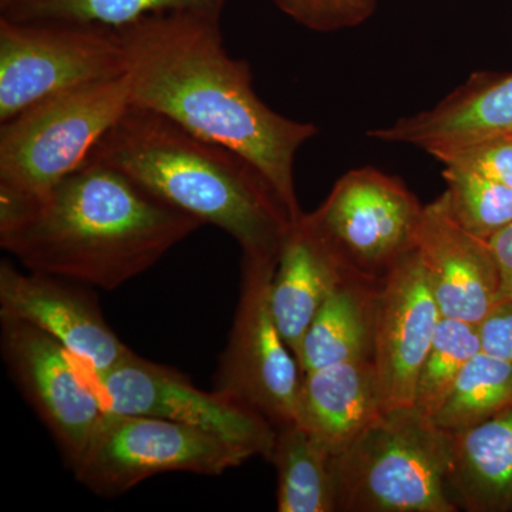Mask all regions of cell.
<instances>
[{
    "label": "cell",
    "mask_w": 512,
    "mask_h": 512,
    "mask_svg": "<svg viewBox=\"0 0 512 512\" xmlns=\"http://www.w3.org/2000/svg\"><path fill=\"white\" fill-rule=\"evenodd\" d=\"M89 160L111 165L202 225L227 232L242 265H278L292 215L271 183L244 157L130 106Z\"/></svg>",
    "instance_id": "3"
},
{
    "label": "cell",
    "mask_w": 512,
    "mask_h": 512,
    "mask_svg": "<svg viewBox=\"0 0 512 512\" xmlns=\"http://www.w3.org/2000/svg\"><path fill=\"white\" fill-rule=\"evenodd\" d=\"M0 319L18 320L56 340L94 376L133 353L104 319L99 303L74 282L0 264Z\"/></svg>",
    "instance_id": "12"
},
{
    "label": "cell",
    "mask_w": 512,
    "mask_h": 512,
    "mask_svg": "<svg viewBox=\"0 0 512 512\" xmlns=\"http://www.w3.org/2000/svg\"><path fill=\"white\" fill-rule=\"evenodd\" d=\"M453 431L414 406L386 410L332 456L336 511L456 512Z\"/></svg>",
    "instance_id": "4"
},
{
    "label": "cell",
    "mask_w": 512,
    "mask_h": 512,
    "mask_svg": "<svg viewBox=\"0 0 512 512\" xmlns=\"http://www.w3.org/2000/svg\"><path fill=\"white\" fill-rule=\"evenodd\" d=\"M480 350L478 325L443 316L420 367L413 406L429 419H436L464 367Z\"/></svg>",
    "instance_id": "23"
},
{
    "label": "cell",
    "mask_w": 512,
    "mask_h": 512,
    "mask_svg": "<svg viewBox=\"0 0 512 512\" xmlns=\"http://www.w3.org/2000/svg\"><path fill=\"white\" fill-rule=\"evenodd\" d=\"M124 74L126 52L114 29L0 18V123L49 97Z\"/></svg>",
    "instance_id": "7"
},
{
    "label": "cell",
    "mask_w": 512,
    "mask_h": 512,
    "mask_svg": "<svg viewBox=\"0 0 512 512\" xmlns=\"http://www.w3.org/2000/svg\"><path fill=\"white\" fill-rule=\"evenodd\" d=\"M453 436L454 503L470 512H512V406Z\"/></svg>",
    "instance_id": "18"
},
{
    "label": "cell",
    "mask_w": 512,
    "mask_h": 512,
    "mask_svg": "<svg viewBox=\"0 0 512 512\" xmlns=\"http://www.w3.org/2000/svg\"><path fill=\"white\" fill-rule=\"evenodd\" d=\"M448 211L464 229L490 241L512 222V188L474 173L444 167Z\"/></svg>",
    "instance_id": "24"
},
{
    "label": "cell",
    "mask_w": 512,
    "mask_h": 512,
    "mask_svg": "<svg viewBox=\"0 0 512 512\" xmlns=\"http://www.w3.org/2000/svg\"><path fill=\"white\" fill-rule=\"evenodd\" d=\"M512 406V363L480 350L458 377L434 423L457 431L476 426Z\"/></svg>",
    "instance_id": "22"
},
{
    "label": "cell",
    "mask_w": 512,
    "mask_h": 512,
    "mask_svg": "<svg viewBox=\"0 0 512 512\" xmlns=\"http://www.w3.org/2000/svg\"><path fill=\"white\" fill-rule=\"evenodd\" d=\"M498 272H500V301L512 302V222L490 239Z\"/></svg>",
    "instance_id": "28"
},
{
    "label": "cell",
    "mask_w": 512,
    "mask_h": 512,
    "mask_svg": "<svg viewBox=\"0 0 512 512\" xmlns=\"http://www.w3.org/2000/svg\"><path fill=\"white\" fill-rule=\"evenodd\" d=\"M416 249L441 315L480 325L500 298V272L490 241L461 227L441 194L424 205Z\"/></svg>",
    "instance_id": "14"
},
{
    "label": "cell",
    "mask_w": 512,
    "mask_h": 512,
    "mask_svg": "<svg viewBox=\"0 0 512 512\" xmlns=\"http://www.w3.org/2000/svg\"><path fill=\"white\" fill-rule=\"evenodd\" d=\"M130 106L124 74L49 97L0 123V200H33L79 170Z\"/></svg>",
    "instance_id": "5"
},
{
    "label": "cell",
    "mask_w": 512,
    "mask_h": 512,
    "mask_svg": "<svg viewBox=\"0 0 512 512\" xmlns=\"http://www.w3.org/2000/svg\"><path fill=\"white\" fill-rule=\"evenodd\" d=\"M221 16L173 10L116 29L126 52L131 106L244 157L298 220L303 211L293 165L319 128L288 119L259 99L247 60L235 59L224 45Z\"/></svg>",
    "instance_id": "1"
},
{
    "label": "cell",
    "mask_w": 512,
    "mask_h": 512,
    "mask_svg": "<svg viewBox=\"0 0 512 512\" xmlns=\"http://www.w3.org/2000/svg\"><path fill=\"white\" fill-rule=\"evenodd\" d=\"M512 134V72H477L431 109L402 117L367 136L426 153Z\"/></svg>",
    "instance_id": "15"
},
{
    "label": "cell",
    "mask_w": 512,
    "mask_h": 512,
    "mask_svg": "<svg viewBox=\"0 0 512 512\" xmlns=\"http://www.w3.org/2000/svg\"><path fill=\"white\" fill-rule=\"evenodd\" d=\"M481 350L512 363V302L495 303L478 325Z\"/></svg>",
    "instance_id": "27"
},
{
    "label": "cell",
    "mask_w": 512,
    "mask_h": 512,
    "mask_svg": "<svg viewBox=\"0 0 512 512\" xmlns=\"http://www.w3.org/2000/svg\"><path fill=\"white\" fill-rule=\"evenodd\" d=\"M330 448L298 421L276 427L269 461L278 473L279 512H336Z\"/></svg>",
    "instance_id": "20"
},
{
    "label": "cell",
    "mask_w": 512,
    "mask_h": 512,
    "mask_svg": "<svg viewBox=\"0 0 512 512\" xmlns=\"http://www.w3.org/2000/svg\"><path fill=\"white\" fill-rule=\"evenodd\" d=\"M93 380L109 412L175 421L242 448L252 457L271 458L276 436L271 421L228 394L198 389L171 367L133 352Z\"/></svg>",
    "instance_id": "9"
},
{
    "label": "cell",
    "mask_w": 512,
    "mask_h": 512,
    "mask_svg": "<svg viewBox=\"0 0 512 512\" xmlns=\"http://www.w3.org/2000/svg\"><path fill=\"white\" fill-rule=\"evenodd\" d=\"M346 279H350L348 271L328 239L303 212L286 235L271 284L276 325L298 363L309 326L330 293Z\"/></svg>",
    "instance_id": "16"
},
{
    "label": "cell",
    "mask_w": 512,
    "mask_h": 512,
    "mask_svg": "<svg viewBox=\"0 0 512 512\" xmlns=\"http://www.w3.org/2000/svg\"><path fill=\"white\" fill-rule=\"evenodd\" d=\"M424 205L400 178L362 167L342 175L309 218L350 278L380 284L416 248Z\"/></svg>",
    "instance_id": "8"
},
{
    "label": "cell",
    "mask_w": 512,
    "mask_h": 512,
    "mask_svg": "<svg viewBox=\"0 0 512 512\" xmlns=\"http://www.w3.org/2000/svg\"><path fill=\"white\" fill-rule=\"evenodd\" d=\"M272 3L312 32L332 33L356 28L375 15L377 0H272Z\"/></svg>",
    "instance_id": "25"
},
{
    "label": "cell",
    "mask_w": 512,
    "mask_h": 512,
    "mask_svg": "<svg viewBox=\"0 0 512 512\" xmlns=\"http://www.w3.org/2000/svg\"><path fill=\"white\" fill-rule=\"evenodd\" d=\"M251 457L175 421L106 410L73 473L87 490L110 498L160 474L222 476Z\"/></svg>",
    "instance_id": "6"
},
{
    "label": "cell",
    "mask_w": 512,
    "mask_h": 512,
    "mask_svg": "<svg viewBox=\"0 0 512 512\" xmlns=\"http://www.w3.org/2000/svg\"><path fill=\"white\" fill-rule=\"evenodd\" d=\"M384 412L372 360L338 363L303 375L298 423L338 453Z\"/></svg>",
    "instance_id": "17"
},
{
    "label": "cell",
    "mask_w": 512,
    "mask_h": 512,
    "mask_svg": "<svg viewBox=\"0 0 512 512\" xmlns=\"http://www.w3.org/2000/svg\"><path fill=\"white\" fill-rule=\"evenodd\" d=\"M3 360L70 468L79 463L106 404L92 375L42 330L2 319Z\"/></svg>",
    "instance_id": "11"
},
{
    "label": "cell",
    "mask_w": 512,
    "mask_h": 512,
    "mask_svg": "<svg viewBox=\"0 0 512 512\" xmlns=\"http://www.w3.org/2000/svg\"><path fill=\"white\" fill-rule=\"evenodd\" d=\"M200 227L94 160L33 200H0V247L29 271L103 291L144 274Z\"/></svg>",
    "instance_id": "2"
},
{
    "label": "cell",
    "mask_w": 512,
    "mask_h": 512,
    "mask_svg": "<svg viewBox=\"0 0 512 512\" xmlns=\"http://www.w3.org/2000/svg\"><path fill=\"white\" fill-rule=\"evenodd\" d=\"M377 288L379 284L350 278L330 293L303 339L302 375L338 363L373 362Z\"/></svg>",
    "instance_id": "19"
},
{
    "label": "cell",
    "mask_w": 512,
    "mask_h": 512,
    "mask_svg": "<svg viewBox=\"0 0 512 512\" xmlns=\"http://www.w3.org/2000/svg\"><path fill=\"white\" fill-rule=\"evenodd\" d=\"M441 318L429 272L414 248L377 288L373 363L384 412L413 406L417 376Z\"/></svg>",
    "instance_id": "13"
},
{
    "label": "cell",
    "mask_w": 512,
    "mask_h": 512,
    "mask_svg": "<svg viewBox=\"0 0 512 512\" xmlns=\"http://www.w3.org/2000/svg\"><path fill=\"white\" fill-rule=\"evenodd\" d=\"M227 0H0V18L120 29L173 10L222 12Z\"/></svg>",
    "instance_id": "21"
},
{
    "label": "cell",
    "mask_w": 512,
    "mask_h": 512,
    "mask_svg": "<svg viewBox=\"0 0 512 512\" xmlns=\"http://www.w3.org/2000/svg\"><path fill=\"white\" fill-rule=\"evenodd\" d=\"M447 168L483 175L512 188V134L488 137L430 153Z\"/></svg>",
    "instance_id": "26"
},
{
    "label": "cell",
    "mask_w": 512,
    "mask_h": 512,
    "mask_svg": "<svg viewBox=\"0 0 512 512\" xmlns=\"http://www.w3.org/2000/svg\"><path fill=\"white\" fill-rule=\"evenodd\" d=\"M275 269L242 265L241 296L214 390L247 404L278 427L298 420L303 375L272 313Z\"/></svg>",
    "instance_id": "10"
}]
</instances>
